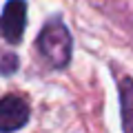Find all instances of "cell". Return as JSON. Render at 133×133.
Wrapping results in <instances>:
<instances>
[{
  "mask_svg": "<svg viewBox=\"0 0 133 133\" xmlns=\"http://www.w3.org/2000/svg\"><path fill=\"white\" fill-rule=\"evenodd\" d=\"M36 47H38L40 56L49 62L53 69H64L73 56V38L69 29L64 27L60 18L49 20L42 27V31L36 38Z\"/></svg>",
  "mask_w": 133,
  "mask_h": 133,
  "instance_id": "cell-1",
  "label": "cell"
},
{
  "mask_svg": "<svg viewBox=\"0 0 133 133\" xmlns=\"http://www.w3.org/2000/svg\"><path fill=\"white\" fill-rule=\"evenodd\" d=\"M27 27V0H7L0 14V38L20 44Z\"/></svg>",
  "mask_w": 133,
  "mask_h": 133,
  "instance_id": "cell-2",
  "label": "cell"
},
{
  "mask_svg": "<svg viewBox=\"0 0 133 133\" xmlns=\"http://www.w3.org/2000/svg\"><path fill=\"white\" fill-rule=\"evenodd\" d=\"M29 115H31V107H29L24 95L9 93L5 98H0V131H20L27 127Z\"/></svg>",
  "mask_w": 133,
  "mask_h": 133,
  "instance_id": "cell-3",
  "label": "cell"
},
{
  "mask_svg": "<svg viewBox=\"0 0 133 133\" xmlns=\"http://www.w3.org/2000/svg\"><path fill=\"white\" fill-rule=\"evenodd\" d=\"M120 109H122V129L133 133V78L120 80Z\"/></svg>",
  "mask_w": 133,
  "mask_h": 133,
  "instance_id": "cell-4",
  "label": "cell"
},
{
  "mask_svg": "<svg viewBox=\"0 0 133 133\" xmlns=\"http://www.w3.org/2000/svg\"><path fill=\"white\" fill-rule=\"evenodd\" d=\"M18 66H20V62H18L16 53H11V51L0 53V76H14L18 71Z\"/></svg>",
  "mask_w": 133,
  "mask_h": 133,
  "instance_id": "cell-5",
  "label": "cell"
}]
</instances>
